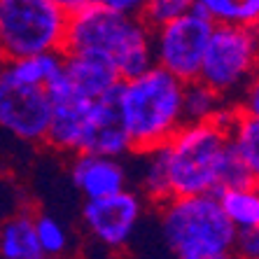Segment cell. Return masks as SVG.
<instances>
[{"label": "cell", "instance_id": "6da1fadb", "mask_svg": "<svg viewBox=\"0 0 259 259\" xmlns=\"http://www.w3.org/2000/svg\"><path fill=\"white\" fill-rule=\"evenodd\" d=\"M66 54H84L108 61L121 79L154 66L152 26L143 17H131L91 3L68 17Z\"/></svg>", "mask_w": 259, "mask_h": 259}, {"label": "cell", "instance_id": "7a4b0ae2", "mask_svg": "<svg viewBox=\"0 0 259 259\" xmlns=\"http://www.w3.org/2000/svg\"><path fill=\"white\" fill-rule=\"evenodd\" d=\"M185 82L159 66L121 79L115 101L133 152L159 147L185 124Z\"/></svg>", "mask_w": 259, "mask_h": 259}, {"label": "cell", "instance_id": "3957f363", "mask_svg": "<svg viewBox=\"0 0 259 259\" xmlns=\"http://www.w3.org/2000/svg\"><path fill=\"white\" fill-rule=\"evenodd\" d=\"M229 147V131L217 119L185 121L161 145L170 196L217 192V173Z\"/></svg>", "mask_w": 259, "mask_h": 259}, {"label": "cell", "instance_id": "277c9868", "mask_svg": "<svg viewBox=\"0 0 259 259\" xmlns=\"http://www.w3.org/2000/svg\"><path fill=\"white\" fill-rule=\"evenodd\" d=\"M159 208V227L166 245L178 257L229 252L236 227L222 210L217 192L170 196Z\"/></svg>", "mask_w": 259, "mask_h": 259}, {"label": "cell", "instance_id": "5b68a950", "mask_svg": "<svg viewBox=\"0 0 259 259\" xmlns=\"http://www.w3.org/2000/svg\"><path fill=\"white\" fill-rule=\"evenodd\" d=\"M68 17L54 0H0V59L63 52Z\"/></svg>", "mask_w": 259, "mask_h": 259}, {"label": "cell", "instance_id": "8992f818", "mask_svg": "<svg viewBox=\"0 0 259 259\" xmlns=\"http://www.w3.org/2000/svg\"><path fill=\"white\" fill-rule=\"evenodd\" d=\"M257 70L259 45L252 26H215L196 79L208 84L227 103H236Z\"/></svg>", "mask_w": 259, "mask_h": 259}, {"label": "cell", "instance_id": "52a82bcc", "mask_svg": "<svg viewBox=\"0 0 259 259\" xmlns=\"http://www.w3.org/2000/svg\"><path fill=\"white\" fill-rule=\"evenodd\" d=\"M212 28L215 24L196 7L170 21L152 26L154 66L168 70L182 82L196 79Z\"/></svg>", "mask_w": 259, "mask_h": 259}, {"label": "cell", "instance_id": "ba28073f", "mask_svg": "<svg viewBox=\"0 0 259 259\" xmlns=\"http://www.w3.org/2000/svg\"><path fill=\"white\" fill-rule=\"evenodd\" d=\"M52 96L47 87L19 82L0 68V131L19 143L37 145L47 138Z\"/></svg>", "mask_w": 259, "mask_h": 259}, {"label": "cell", "instance_id": "9c48e42d", "mask_svg": "<svg viewBox=\"0 0 259 259\" xmlns=\"http://www.w3.org/2000/svg\"><path fill=\"white\" fill-rule=\"evenodd\" d=\"M145 215V196L138 189H121L117 194L89 199L82 208V227L98 247L119 252L131 243Z\"/></svg>", "mask_w": 259, "mask_h": 259}, {"label": "cell", "instance_id": "30bf717a", "mask_svg": "<svg viewBox=\"0 0 259 259\" xmlns=\"http://www.w3.org/2000/svg\"><path fill=\"white\" fill-rule=\"evenodd\" d=\"M68 173L70 182L84 196V201L103 199L128 187V166L119 157L79 152L70 157Z\"/></svg>", "mask_w": 259, "mask_h": 259}, {"label": "cell", "instance_id": "8fae6325", "mask_svg": "<svg viewBox=\"0 0 259 259\" xmlns=\"http://www.w3.org/2000/svg\"><path fill=\"white\" fill-rule=\"evenodd\" d=\"M61 79L68 91L89 101L115 96L121 82V77L108 61L84 54H66V52H63Z\"/></svg>", "mask_w": 259, "mask_h": 259}, {"label": "cell", "instance_id": "7c38bea8", "mask_svg": "<svg viewBox=\"0 0 259 259\" xmlns=\"http://www.w3.org/2000/svg\"><path fill=\"white\" fill-rule=\"evenodd\" d=\"M35 212H17L0 224V259H40Z\"/></svg>", "mask_w": 259, "mask_h": 259}, {"label": "cell", "instance_id": "4fadbf2b", "mask_svg": "<svg viewBox=\"0 0 259 259\" xmlns=\"http://www.w3.org/2000/svg\"><path fill=\"white\" fill-rule=\"evenodd\" d=\"M217 199L229 217V222L236 227V231L259 227V185L250 182L241 187L220 189Z\"/></svg>", "mask_w": 259, "mask_h": 259}, {"label": "cell", "instance_id": "5bb4252c", "mask_svg": "<svg viewBox=\"0 0 259 259\" xmlns=\"http://www.w3.org/2000/svg\"><path fill=\"white\" fill-rule=\"evenodd\" d=\"M5 68L12 77L19 82L35 87H49L61 75L63 68V52H45V54H33L24 59L5 61Z\"/></svg>", "mask_w": 259, "mask_h": 259}, {"label": "cell", "instance_id": "9a60e30c", "mask_svg": "<svg viewBox=\"0 0 259 259\" xmlns=\"http://www.w3.org/2000/svg\"><path fill=\"white\" fill-rule=\"evenodd\" d=\"M229 145L245 163L254 185H259V119L243 115L236 108V115L229 124Z\"/></svg>", "mask_w": 259, "mask_h": 259}, {"label": "cell", "instance_id": "2e32d148", "mask_svg": "<svg viewBox=\"0 0 259 259\" xmlns=\"http://www.w3.org/2000/svg\"><path fill=\"white\" fill-rule=\"evenodd\" d=\"M136 154L140 157L138 192L143 194L147 201H152L154 205L170 199L168 173H166V163H163L161 145H159V147H152V150H145V152H136Z\"/></svg>", "mask_w": 259, "mask_h": 259}, {"label": "cell", "instance_id": "e0dca14e", "mask_svg": "<svg viewBox=\"0 0 259 259\" xmlns=\"http://www.w3.org/2000/svg\"><path fill=\"white\" fill-rule=\"evenodd\" d=\"M215 26H254L259 19V0H194Z\"/></svg>", "mask_w": 259, "mask_h": 259}, {"label": "cell", "instance_id": "ac0fdd59", "mask_svg": "<svg viewBox=\"0 0 259 259\" xmlns=\"http://www.w3.org/2000/svg\"><path fill=\"white\" fill-rule=\"evenodd\" d=\"M224 105L229 103L224 101L220 94L203 84L201 79H192L185 82V94H182V108H185V121H208L215 119L222 112Z\"/></svg>", "mask_w": 259, "mask_h": 259}, {"label": "cell", "instance_id": "d6986e66", "mask_svg": "<svg viewBox=\"0 0 259 259\" xmlns=\"http://www.w3.org/2000/svg\"><path fill=\"white\" fill-rule=\"evenodd\" d=\"M35 234L45 259H66L72 250L70 231L59 217L35 212Z\"/></svg>", "mask_w": 259, "mask_h": 259}, {"label": "cell", "instance_id": "ffe728a7", "mask_svg": "<svg viewBox=\"0 0 259 259\" xmlns=\"http://www.w3.org/2000/svg\"><path fill=\"white\" fill-rule=\"evenodd\" d=\"M252 178L247 173L245 163L241 161V157L234 152V147H227L220 163V173H217V192L220 189H229V187H241V185H250Z\"/></svg>", "mask_w": 259, "mask_h": 259}, {"label": "cell", "instance_id": "44dd1931", "mask_svg": "<svg viewBox=\"0 0 259 259\" xmlns=\"http://www.w3.org/2000/svg\"><path fill=\"white\" fill-rule=\"evenodd\" d=\"M192 7H194V0H150L145 5L143 19L150 26H159L163 21H170V19L185 14Z\"/></svg>", "mask_w": 259, "mask_h": 259}, {"label": "cell", "instance_id": "7402d4cb", "mask_svg": "<svg viewBox=\"0 0 259 259\" xmlns=\"http://www.w3.org/2000/svg\"><path fill=\"white\" fill-rule=\"evenodd\" d=\"M231 252L236 259H259V227L236 231Z\"/></svg>", "mask_w": 259, "mask_h": 259}, {"label": "cell", "instance_id": "603a6c76", "mask_svg": "<svg viewBox=\"0 0 259 259\" xmlns=\"http://www.w3.org/2000/svg\"><path fill=\"white\" fill-rule=\"evenodd\" d=\"M234 105L241 110L243 115L259 119V70L250 77V82H247L245 89L241 91V96L236 98Z\"/></svg>", "mask_w": 259, "mask_h": 259}, {"label": "cell", "instance_id": "cb8c5ba5", "mask_svg": "<svg viewBox=\"0 0 259 259\" xmlns=\"http://www.w3.org/2000/svg\"><path fill=\"white\" fill-rule=\"evenodd\" d=\"M98 5L108 7V10H115L121 14H131V17H143L145 5L150 0H96Z\"/></svg>", "mask_w": 259, "mask_h": 259}, {"label": "cell", "instance_id": "d4e9b609", "mask_svg": "<svg viewBox=\"0 0 259 259\" xmlns=\"http://www.w3.org/2000/svg\"><path fill=\"white\" fill-rule=\"evenodd\" d=\"M59 7H63L68 14H72V12H77V10H82V7H87V5H91V3H96V0H54Z\"/></svg>", "mask_w": 259, "mask_h": 259}, {"label": "cell", "instance_id": "484cf974", "mask_svg": "<svg viewBox=\"0 0 259 259\" xmlns=\"http://www.w3.org/2000/svg\"><path fill=\"white\" fill-rule=\"evenodd\" d=\"M178 259H236V254L231 252H210V254H192V257H178Z\"/></svg>", "mask_w": 259, "mask_h": 259}, {"label": "cell", "instance_id": "4316f807", "mask_svg": "<svg viewBox=\"0 0 259 259\" xmlns=\"http://www.w3.org/2000/svg\"><path fill=\"white\" fill-rule=\"evenodd\" d=\"M252 30H254V37H257V45H259V19H257V21H254Z\"/></svg>", "mask_w": 259, "mask_h": 259}, {"label": "cell", "instance_id": "83f0119b", "mask_svg": "<svg viewBox=\"0 0 259 259\" xmlns=\"http://www.w3.org/2000/svg\"><path fill=\"white\" fill-rule=\"evenodd\" d=\"M40 259H45V257H40Z\"/></svg>", "mask_w": 259, "mask_h": 259}]
</instances>
